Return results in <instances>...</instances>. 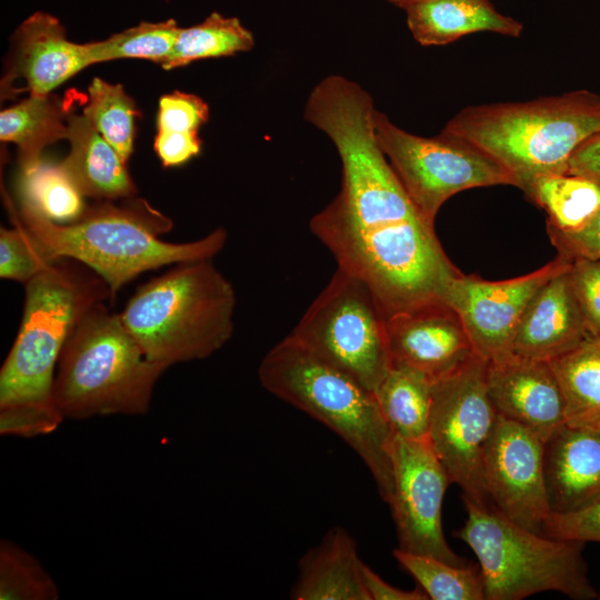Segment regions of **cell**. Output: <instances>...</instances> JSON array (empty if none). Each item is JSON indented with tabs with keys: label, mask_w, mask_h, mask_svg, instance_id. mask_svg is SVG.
<instances>
[{
	"label": "cell",
	"mask_w": 600,
	"mask_h": 600,
	"mask_svg": "<svg viewBox=\"0 0 600 600\" xmlns=\"http://www.w3.org/2000/svg\"><path fill=\"white\" fill-rule=\"evenodd\" d=\"M338 268L361 279L387 318L443 302L459 274L400 181L342 193L310 220Z\"/></svg>",
	"instance_id": "obj_1"
},
{
	"label": "cell",
	"mask_w": 600,
	"mask_h": 600,
	"mask_svg": "<svg viewBox=\"0 0 600 600\" xmlns=\"http://www.w3.org/2000/svg\"><path fill=\"white\" fill-rule=\"evenodd\" d=\"M24 287L20 328L0 370V433L32 438L64 420L52 398L60 354L83 314L111 300V292L99 274L71 258H59Z\"/></svg>",
	"instance_id": "obj_2"
},
{
	"label": "cell",
	"mask_w": 600,
	"mask_h": 600,
	"mask_svg": "<svg viewBox=\"0 0 600 600\" xmlns=\"http://www.w3.org/2000/svg\"><path fill=\"white\" fill-rule=\"evenodd\" d=\"M83 116L127 162L133 149L134 104L122 86L94 78Z\"/></svg>",
	"instance_id": "obj_30"
},
{
	"label": "cell",
	"mask_w": 600,
	"mask_h": 600,
	"mask_svg": "<svg viewBox=\"0 0 600 600\" xmlns=\"http://www.w3.org/2000/svg\"><path fill=\"white\" fill-rule=\"evenodd\" d=\"M569 270L570 263L530 300L514 331L510 353L551 361L593 338Z\"/></svg>",
	"instance_id": "obj_17"
},
{
	"label": "cell",
	"mask_w": 600,
	"mask_h": 600,
	"mask_svg": "<svg viewBox=\"0 0 600 600\" xmlns=\"http://www.w3.org/2000/svg\"><path fill=\"white\" fill-rule=\"evenodd\" d=\"M236 303L232 284L204 259L141 284L119 316L144 356L167 369L220 350L232 336Z\"/></svg>",
	"instance_id": "obj_4"
},
{
	"label": "cell",
	"mask_w": 600,
	"mask_h": 600,
	"mask_svg": "<svg viewBox=\"0 0 600 600\" xmlns=\"http://www.w3.org/2000/svg\"><path fill=\"white\" fill-rule=\"evenodd\" d=\"M487 387L498 416L543 441L566 424L561 389L549 361L513 353L490 360Z\"/></svg>",
	"instance_id": "obj_15"
},
{
	"label": "cell",
	"mask_w": 600,
	"mask_h": 600,
	"mask_svg": "<svg viewBox=\"0 0 600 600\" xmlns=\"http://www.w3.org/2000/svg\"><path fill=\"white\" fill-rule=\"evenodd\" d=\"M559 254L572 258L600 259V210L581 230L571 233L549 231Z\"/></svg>",
	"instance_id": "obj_37"
},
{
	"label": "cell",
	"mask_w": 600,
	"mask_h": 600,
	"mask_svg": "<svg viewBox=\"0 0 600 600\" xmlns=\"http://www.w3.org/2000/svg\"><path fill=\"white\" fill-rule=\"evenodd\" d=\"M549 362L561 389L566 424L600 431V340L591 338Z\"/></svg>",
	"instance_id": "obj_26"
},
{
	"label": "cell",
	"mask_w": 600,
	"mask_h": 600,
	"mask_svg": "<svg viewBox=\"0 0 600 600\" xmlns=\"http://www.w3.org/2000/svg\"><path fill=\"white\" fill-rule=\"evenodd\" d=\"M180 28L170 19L162 22H141L110 38L86 43L91 64L137 58L162 64L171 53Z\"/></svg>",
	"instance_id": "obj_31"
},
{
	"label": "cell",
	"mask_w": 600,
	"mask_h": 600,
	"mask_svg": "<svg viewBox=\"0 0 600 600\" xmlns=\"http://www.w3.org/2000/svg\"><path fill=\"white\" fill-rule=\"evenodd\" d=\"M10 79L22 78L31 96H46L91 64L86 43L71 42L60 21L44 12L27 18L16 33Z\"/></svg>",
	"instance_id": "obj_19"
},
{
	"label": "cell",
	"mask_w": 600,
	"mask_h": 600,
	"mask_svg": "<svg viewBox=\"0 0 600 600\" xmlns=\"http://www.w3.org/2000/svg\"><path fill=\"white\" fill-rule=\"evenodd\" d=\"M407 24L422 46H443L467 34L493 32L517 38L523 26L490 0H423L404 9Z\"/></svg>",
	"instance_id": "obj_22"
},
{
	"label": "cell",
	"mask_w": 600,
	"mask_h": 600,
	"mask_svg": "<svg viewBox=\"0 0 600 600\" xmlns=\"http://www.w3.org/2000/svg\"><path fill=\"white\" fill-rule=\"evenodd\" d=\"M480 148L516 179L517 187L568 172L576 149L600 132V96L587 90L524 102L472 106L443 130Z\"/></svg>",
	"instance_id": "obj_5"
},
{
	"label": "cell",
	"mask_w": 600,
	"mask_h": 600,
	"mask_svg": "<svg viewBox=\"0 0 600 600\" xmlns=\"http://www.w3.org/2000/svg\"><path fill=\"white\" fill-rule=\"evenodd\" d=\"M569 263V258L559 254L531 273L502 281L459 273L442 301L459 317L476 354L494 360L510 353L517 326L537 291Z\"/></svg>",
	"instance_id": "obj_13"
},
{
	"label": "cell",
	"mask_w": 600,
	"mask_h": 600,
	"mask_svg": "<svg viewBox=\"0 0 600 600\" xmlns=\"http://www.w3.org/2000/svg\"><path fill=\"white\" fill-rule=\"evenodd\" d=\"M597 598L600 599V591L598 592V597H597Z\"/></svg>",
	"instance_id": "obj_42"
},
{
	"label": "cell",
	"mask_w": 600,
	"mask_h": 600,
	"mask_svg": "<svg viewBox=\"0 0 600 600\" xmlns=\"http://www.w3.org/2000/svg\"><path fill=\"white\" fill-rule=\"evenodd\" d=\"M11 213L13 227L0 230V277L26 284L49 268L56 259L49 256L13 210Z\"/></svg>",
	"instance_id": "obj_33"
},
{
	"label": "cell",
	"mask_w": 600,
	"mask_h": 600,
	"mask_svg": "<svg viewBox=\"0 0 600 600\" xmlns=\"http://www.w3.org/2000/svg\"><path fill=\"white\" fill-rule=\"evenodd\" d=\"M66 139L70 151L59 164L83 197L112 200L136 193L127 162L84 116H68Z\"/></svg>",
	"instance_id": "obj_21"
},
{
	"label": "cell",
	"mask_w": 600,
	"mask_h": 600,
	"mask_svg": "<svg viewBox=\"0 0 600 600\" xmlns=\"http://www.w3.org/2000/svg\"><path fill=\"white\" fill-rule=\"evenodd\" d=\"M541 533L564 540L600 542V497L590 504L571 512H551Z\"/></svg>",
	"instance_id": "obj_36"
},
{
	"label": "cell",
	"mask_w": 600,
	"mask_h": 600,
	"mask_svg": "<svg viewBox=\"0 0 600 600\" xmlns=\"http://www.w3.org/2000/svg\"><path fill=\"white\" fill-rule=\"evenodd\" d=\"M378 142L408 196L434 224L441 206L456 193L480 187L516 186L513 176L471 142L441 131L437 137L412 134L374 112Z\"/></svg>",
	"instance_id": "obj_10"
},
{
	"label": "cell",
	"mask_w": 600,
	"mask_h": 600,
	"mask_svg": "<svg viewBox=\"0 0 600 600\" xmlns=\"http://www.w3.org/2000/svg\"><path fill=\"white\" fill-rule=\"evenodd\" d=\"M520 189L546 211L549 231H579L600 210V182L586 177L568 172L544 174L524 182Z\"/></svg>",
	"instance_id": "obj_23"
},
{
	"label": "cell",
	"mask_w": 600,
	"mask_h": 600,
	"mask_svg": "<svg viewBox=\"0 0 600 600\" xmlns=\"http://www.w3.org/2000/svg\"><path fill=\"white\" fill-rule=\"evenodd\" d=\"M551 512L579 510L600 497V431L563 424L544 441Z\"/></svg>",
	"instance_id": "obj_18"
},
{
	"label": "cell",
	"mask_w": 600,
	"mask_h": 600,
	"mask_svg": "<svg viewBox=\"0 0 600 600\" xmlns=\"http://www.w3.org/2000/svg\"><path fill=\"white\" fill-rule=\"evenodd\" d=\"M361 577L369 596V600H428L420 589L403 590L384 581L370 567L362 562Z\"/></svg>",
	"instance_id": "obj_39"
},
{
	"label": "cell",
	"mask_w": 600,
	"mask_h": 600,
	"mask_svg": "<svg viewBox=\"0 0 600 600\" xmlns=\"http://www.w3.org/2000/svg\"><path fill=\"white\" fill-rule=\"evenodd\" d=\"M432 383L433 380L426 373L392 362L373 392L392 434L408 439L428 437Z\"/></svg>",
	"instance_id": "obj_24"
},
{
	"label": "cell",
	"mask_w": 600,
	"mask_h": 600,
	"mask_svg": "<svg viewBox=\"0 0 600 600\" xmlns=\"http://www.w3.org/2000/svg\"><path fill=\"white\" fill-rule=\"evenodd\" d=\"M198 133L159 132L154 150L164 167L183 164L200 152Z\"/></svg>",
	"instance_id": "obj_38"
},
{
	"label": "cell",
	"mask_w": 600,
	"mask_h": 600,
	"mask_svg": "<svg viewBox=\"0 0 600 600\" xmlns=\"http://www.w3.org/2000/svg\"><path fill=\"white\" fill-rule=\"evenodd\" d=\"M386 329L392 362L412 367L433 381L476 356L459 317L443 302L391 314Z\"/></svg>",
	"instance_id": "obj_16"
},
{
	"label": "cell",
	"mask_w": 600,
	"mask_h": 600,
	"mask_svg": "<svg viewBox=\"0 0 600 600\" xmlns=\"http://www.w3.org/2000/svg\"><path fill=\"white\" fill-rule=\"evenodd\" d=\"M388 1L404 10L407 7L413 3L420 2V1H423V0H388Z\"/></svg>",
	"instance_id": "obj_41"
},
{
	"label": "cell",
	"mask_w": 600,
	"mask_h": 600,
	"mask_svg": "<svg viewBox=\"0 0 600 600\" xmlns=\"http://www.w3.org/2000/svg\"><path fill=\"white\" fill-rule=\"evenodd\" d=\"M390 506L398 549L464 567L469 562L448 544L442 529V503L451 479L428 437L392 434Z\"/></svg>",
	"instance_id": "obj_12"
},
{
	"label": "cell",
	"mask_w": 600,
	"mask_h": 600,
	"mask_svg": "<svg viewBox=\"0 0 600 600\" xmlns=\"http://www.w3.org/2000/svg\"><path fill=\"white\" fill-rule=\"evenodd\" d=\"M386 321L370 288L337 268L289 336L374 392L392 366Z\"/></svg>",
	"instance_id": "obj_9"
},
{
	"label": "cell",
	"mask_w": 600,
	"mask_h": 600,
	"mask_svg": "<svg viewBox=\"0 0 600 600\" xmlns=\"http://www.w3.org/2000/svg\"><path fill=\"white\" fill-rule=\"evenodd\" d=\"M59 589L41 563L9 540L0 543L1 600H57Z\"/></svg>",
	"instance_id": "obj_32"
},
{
	"label": "cell",
	"mask_w": 600,
	"mask_h": 600,
	"mask_svg": "<svg viewBox=\"0 0 600 600\" xmlns=\"http://www.w3.org/2000/svg\"><path fill=\"white\" fill-rule=\"evenodd\" d=\"M253 44V36L237 18L212 12L197 26L180 28L171 53L161 66L173 69L200 59L247 51Z\"/></svg>",
	"instance_id": "obj_27"
},
{
	"label": "cell",
	"mask_w": 600,
	"mask_h": 600,
	"mask_svg": "<svg viewBox=\"0 0 600 600\" xmlns=\"http://www.w3.org/2000/svg\"><path fill=\"white\" fill-rule=\"evenodd\" d=\"M16 216L53 259H74L99 274L111 292L144 271L167 264L212 259L224 247L228 234L218 228L208 236L183 243L160 239L170 231L171 219L143 200L122 206L109 201L88 207L72 223L58 224L33 207L21 202Z\"/></svg>",
	"instance_id": "obj_3"
},
{
	"label": "cell",
	"mask_w": 600,
	"mask_h": 600,
	"mask_svg": "<svg viewBox=\"0 0 600 600\" xmlns=\"http://www.w3.org/2000/svg\"><path fill=\"white\" fill-rule=\"evenodd\" d=\"M357 543L342 527H333L299 561L291 588L294 600H369L361 577Z\"/></svg>",
	"instance_id": "obj_20"
},
{
	"label": "cell",
	"mask_w": 600,
	"mask_h": 600,
	"mask_svg": "<svg viewBox=\"0 0 600 600\" xmlns=\"http://www.w3.org/2000/svg\"><path fill=\"white\" fill-rule=\"evenodd\" d=\"M398 563L417 581L431 600H484L480 568L454 566L437 558L393 550Z\"/></svg>",
	"instance_id": "obj_29"
},
{
	"label": "cell",
	"mask_w": 600,
	"mask_h": 600,
	"mask_svg": "<svg viewBox=\"0 0 600 600\" xmlns=\"http://www.w3.org/2000/svg\"><path fill=\"white\" fill-rule=\"evenodd\" d=\"M570 277L591 336L600 340V259H570Z\"/></svg>",
	"instance_id": "obj_35"
},
{
	"label": "cell",
	"mask_w": 600,
	"mask_h": 600,
	"mask_svg": "<svg viewBox=\"0 0 600 600\" xmlns=\"http://www.w3.org/2000/svg\"><path fill=\"white\" fill-rule=\"evenodd\" d=\"M258 377L270 393L338 434L367 466L381 498L389 501L392 432L372 391L291 336L266 353Z\"/></svg>",
	"instance_id": "obj_6"
},
{
	"label": "cell",
	"mask_w": 600,
	"mask_h": 600,
	"mask_svg": "<svg viewBox=\"0 0 600 600\" xmlns=\"http://www.w3.org/2000/svg\"><path fill=\"white\" fill-rule=\"evenodd\" d=\"M467 520L454 534L474 552L487 600H519L543 591L598 597L582 557L583 542L524 528L493 508L463 499Z\"/></svg>",
	"instance_id": "obj_8"
},
{
	"label": "cell",
	"mask_w": 600,
	"mask_h": 600,
	"mask_svg": "<svg viewBox=\"0 0 600 600\" xmlns=\"http://www.w3.org/2000/svg\"><path fill=\"white\" fill-rule=\"evenodd\" d=\"M208 118L209 108L201 98L183 92L169 93L159 102L158 131L197 133Z\"/></svg>",
	"instance_id": "obj_34"
},
{
	"label": "cell",
	"mask_w": 600,
	"mask_h": 600,
	"mask_svg": "<svg viewBox=\"0 0 600 600\" xmlns=\"http://www.w3.org/2000/svg\"><path fill=\"white\" fill-rule=\"evenodd\" d=\"M20 202L33 207L50 221L69 224L78 220L88 206L59 163L40 160L20 172Z\"/></svg>",
	"instance_id": "obj_28"
},
{
	"label": "cell",
	"mask_w": 600,
	"mask_h": 600,
	"mask_svg": "<svg viewBox=\"0 0 600 600\" xmlns=\"http://www.w3.org/2000/svg\"><path fill=\"white\" fill-rule=\"evenodd\" d=\"M488 361L478 354L432 383L428 439L462 499L489 504L483 459L498 413L487 387Z\"/></svg>",
	"instance_id": "obj_11"
},
{
	"label": "cell",
	"mask_w": 600,
	"mask_h": 600,
	"mask_svg": "<svg viewBox=\"0 0 600 600\" xmlns=\"http://www.w3.org/2000/svg\"><path fill=\"white\" fill-rule=\"evenodd\" d=\"M166 370L150 361L103 302L78 322L60 354L52 398L63 419L144 414Z\"/></svg>",
	"instance_id": "obj_7"
},
{
	"label": "cell",
	"mask_w": 600,
	"mask_h": 600,
	"mask_svg": "<svg viewBox=\"0 0 600 600\" xmlns=\"http://www.w3.org/2000/svg\"><path fill=\"white\" fill-rule=\"evenodd\" d=\"M67 118L51 94L30 96L1 111L0 138L18 146L21 171L34 167L48 144L67 138Z\"/></svg>",
	"instance_id": "obj_25"
},
{
	"label": "cell",
	"mask_w": 600,
	"mask_h": 600,
	"mask_svg": "<svg viewBox=\"0 0 600 600\" xmlns=\"http://www.w3.org/2000/svg\"><path fill=\"white\" fill-rule=\"evenodd\" d=\"M543 454L541 438L498 416L483 459L486 494L503 516L537 532L551 513Z\"/></svg>",
	"instance_id": "obj_14"
},
{
	"label": "cell",
	"mask_w": 600,
	"mask_h": 600,
	"mask_svg": "<svg viewBox=\"0 0 600 600\" xmlns=\"http://www.w3.org/2000/svg\"><path fill=\"white\" fill-rule=\"evenodd\" d=\"M568 173L600 182V132L576 149L568 162Z\"/></svg>",
	"instance_id": "obj_40"
}]
</instances>
